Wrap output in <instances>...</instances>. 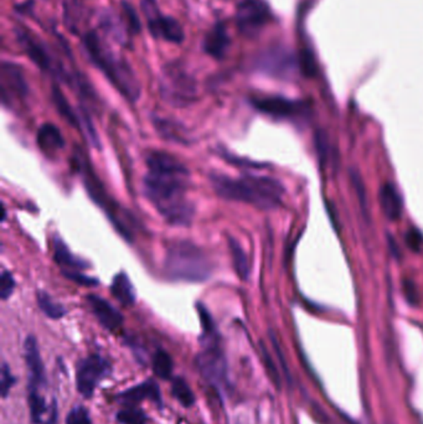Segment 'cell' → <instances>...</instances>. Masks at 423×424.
Segmentation results:
<instances>
[{
  "mask_svg": "<svg viewBox=\"0 0 423 424\" xmlns=\"http://www.w3.org/2000/svg\"><path fill=\"white\" fill-rule=\"evenodd\" d=\"M252 106L257 111L271 116L274 118L288 119L297 117L303 113V105L299 102L287 100L278 96H268V97H256L251 100Z\"/></svg>",
  "mask_w": 423,
  "mask_h": 424,
  "instance_id": "obj_13",
  "label": "cell"
},
{
  "mask_svg": "<svg viewBox=\"0 0 423 424\" xmlns=\"http://www.w3.org/2000/svg\"><path fill=\"white\" fill-rule=\"evenodd\" d=\"M32 9H34L32 0H26L25 3H21L15 7V10L21 15H30L32 14Z\"/></svg>",
  "mask_w": 423,
  "mask_h": 424,
  "instance_id": "obj_37",
  "label": "cell"
},
{
  "mask_svg": "<svg viewBox=\"0 0 423 424\" xmlns=\"http://www.w3.org/2000/svg\"><path fill=\"white\" fill-rule=\"evenodd\" d=\"M57 419V407L56 402H54V405L51 407V416L46 424H55Z\"/></svg>",
  "mask_w": 423,
  "mask_h": 424,
  "instance_id": "obj_39",
  "label": "cell"
},
{
  "mask_svg": "<svg viewBox=\"0 0 423 424\" xmlns=\"http://www.w3.org/2000/svg\"><path fill=\"white\" fill-rule=\"evenodd\" d=\"M66 424H92V421L85 407L76 405L69 412L66 417Z\"/></svg>",
  "mask_w": 423,
  "mask_h": 424,
  "instance_id": "obj_33",
  "label": "cell"
},
{
  "mask_svg": "<svg viewBox=\"0 0 423 424\" xmlns=\"http://www.w3.org/2000/svg\"><path fill=\"white\" fill-rule=\"evenodd\" d=\"M75 165L77 170L81 173L82 179L85 187H87L90 196L94 200L96 204L107 212L108 218L112 221L113 225L117 229V231L127 240H133V232L131 226L127 225L125 220L119 216L118 206L114 202H111V199L107 196L105 189L102 187L101 181H99L97 176L94 174V170L91 165L88 164L87 158L82 154L81 150H77L75 154Z\"/></svg>",
  "mask_w": 423,
  "mask_h": 424,
  "instance_id": "obj_7",
  "label": "cell"
},
{
  "mask_svg": "<svg viewBox=\"0 0 423 424\" xmlns=\"http://www.w3.org/2000/svg\"><path fill=\"white\" fill-rule=\"evenodd\" d=\"M269 19L271 12L265 0H241L237 6V29L247 38L256 36Z\"/></svg>",
  "mask_w": 423,
  "mask_h": 424,
  "instance_id": "obj_10",
  "label": "cell"
},
{
  "mask_svg": "<svg viewBox=\"0 0 423 424\" xmlns=\"http://www.w3.org/2000/svg\"><path fill=\"white\" fill-rule=\"evenodd\" d=\"M229 248H230L232 264H234L237 277L241 281H247L249 277V258L243 246L235 238L230 237L229 238Z\"/></svg>",
  "mask_w": 423,
  "mask_h": 424,
  "instance_id": "obj_25",
  "label": "cell"
},
{
  "mask_svg": "<svg viewBox=\"0 0 423 424\" xmlns=\"http://www.w3.org/2000/svg\"><path fill=\"white\" fill-rule=\"evenodd\" d=\"M172 393L184 407H192L195 403V396L187 381L181 377L172 380Z\"/></svg>",
  "mask_w": 423,
  "mask_h": 424,
  "instance_id": "obj_29",
  "label": "cell"
},
{
  "mask_svg": "<svg viewBox=\"0 0 423 424\" xmlns=\"http://www.w3.org/2000/svg\"><path fill=\"white\" fill-rule=\"evenodd\" d=\"M257 67L274 77H287L292 72L293 57L283 49H271L257 59Z\"/></svg>",
  "mask_w": 423,
  "mask_h": 424,
  "instance_id": "obj_16",
  "label": "cell"
},
{
  "mask_svg": "<svg viewBox=\"0 0 423 424\" xmlns=\"http://www.w3.org/2000/svg\"><path fill=\"white\" fill-rule=\"evenodd\" d=\"M54 258L61 267L63 275L83 272L90 268V264L81 258L76 257L60 237L54 238Z\"/></svg>",
  "mask_w": 423,
  "mask_h": 424,
  "instance_id": "obj_20",
  "label": "cell"
},
{
  "mask_svg": "<svg viewBox=\"0 0 423 424\" xmlns=\"http://www.w3.org/2000/svg\"><path fill=\"white\" fill-rule=\"evenodd\" d=\"M37 297H38L39 308L43 310L46 317L57 320V319L63 318L68 314V309L63 304L56 303L49 294L45 292H38Z\"/></svg>",
  "mask_w": 423,
  "mask_h": 424,
  "instance_id": "obj_28",
  "label": "cell"
},
{
  "mask_svg": "<svg viewBox=\"0 0 423 424\" xmlns=\"http://www.w3.org/2000/svg\"><path fill=\"white\" fill-rule=\"evenodd\" d=\"M82 45L88 59L105 75L108 82L125 100L136 103L142 94V86L131 63L113 51L96 32H87Z\"/></svg>",
  "mask_w": 423,
  "mask_h": 424,
  "instance_id": "obj_3",
  "label": "cell"
},
{
  "mask_svg": "<svg viewBox=\"0 0 423 424\" xmlns=\"http://www.w3.org/2000/svg\"><path fill=\"white\" fill-rule=\"evenodd\" d=\"M99 25L107 38L112 39L116 44L123 47L131 46V32L125 21L112 9L105 8L101 10L99 13Z\"/></svg>",
  "mask_w": 423,
  "mask_h": 424,
  "instance_id": "obj_15",
  "label": "cell"
},
{
  "mask_svg": "<svg viewBox=\"0 0 423 424\" xmlns=\"http://www.w3.org/2000/svg\"><path fill=\"white\" fill-rule=\"evenodd\" d=\"M112 372L111 362L103 356L90 355L79 362L76 370V386L77 391L85 399H91L94 390L102 381L107 379Z\"/></svg>",
  "mask_w": 423,
  "mask_h": 424,
  "instance_id": "obj_9",
  "label": "cell"
},
{
  "mask_svg": "<svg viewBox=\"0 0 423 424\" xmlns=\"http://www.w3.org/2000/svg\"><path fill=\"white\" fill-rule=\"evenodd\" d=\"M122 12L125 15V24L127 28L131 34H139L142 32V24H141V20H139V15H138L136 8L132 6L131 3L123 0L122 1Z\"/></svg>",
  "mask_w": 423,
  "mask_h": 424,
  "instance_id": "obj_31",
  "label": "cell"
},
{
  "mask_svg": "<svg viewBox=\"0 0 423 424\" xmlns=\"http://www.w3.org/2000/svg\"><path fill=\"white\" fill-rule=\"evenodd\" d=\"M141 7L147 18L149 32L156 39H163L172 44H181L185 32L178 20L173 17L163 15L156 0H142Z\"/></svg>",
  "mask_w": 423,
  "mask_h": 424,
  "instance_id": "obj_8",
  "label": "cell"
},
{
  "mask_svg": "<svg viewBox=\"0 0 423 424\" xmlns=\"http://www.w3.org/2000/svg\"><path fill=\"white\" fill-rule=\"evenodd\" d=\"M117 401L125 407H136L137 403L144 399H150L158 407H162L163 399L161 388L154 381H145L141 385L125 390V392L117 394Z\"/></svg>",
  "mask_w": 423,
  "mask_h": 424,
  "instance_id": "obj_18",
  "label": "cell"
},
{
  "mask_svg": "<svg viewBox=\"0 0 423 424\" xmlns=\"http://www.w3.org/2000/svg\"><path fill=\"white\" fill-rule=\"evenodd\" d=\"M29 408L32 423H41L43 416L48 411V405L41 392H29Z\"/></svg>",
  "mask_w": 423,
  "mask_h": 424,
  "instance_id": "obj_30",
  "label": "cell"
},
{
  "mask_svg": "<svg viewBox=\"0 0 423 424\" xmlns=\"http://www.w3.org/2000/svg\"><path fill=\"white\" fill-rule=\"evenodd\" d=\"M17 382L15 377H14L10 368L8 366V363H3L1 366V396L6 399L8 396V393L10 391V388L14 386V383Z\"/></svg>",
  "mask_w": 423,
  "mask_h": 424,
  "instance_id": "obj_34",
  "label": "cell"
},
{
  "mask_svg": "<svg viewBox=\"0 0 423 424\" xmlns=\"http://www.w3.org/2000/svg\"><path fill=\"white\" fill-rule=\"evenodd\" d=\"M210 182L221 199L245 202L260 210L277 209L285 193L280 181L268 176L243 175L241 178H231L224 174H212Z\"/></svg>",
  "mask_w": 423,
  "mask_h": 424,
  "instance_id": "obj_2",
  "label": "cell"
},
{
  "mask_svg": "<svg viewBox=\"0 0 423 424\" xmlns=\"http://www.w3.org/2000/svg\"><path fill=\"white\" fill-rule=\"evenodd\" d=\"M51 100L54 106L56 107L57 112L63 117L69 125H72L76 129L82 131V116L81 109L76 111L69 103L68 98L65 97L63 91L54 85L51 88Z\"/></svg>",
  "mask_w": 423,
  "mask_h": 424,
  "instance_id": "obj_22",
  "label": "cell"
},
{
  "mask_svg": "<svg viewBox=\"0 0 423 424\" xmlns=\"http://www.w3.org/2000/svg\"><path fill=\"white\" fill-rule=\"evenodd\" d=\"M214 263L205 251L189 241L169 244L164 258V273L172 281L201 283L212 277Z\"/></svg>",
  "mask_w": 423,
  "mask_h": 424,
  "instance_id": "obj_4",
  "label": "cell"
},
{
  "mask_svg": "<svg viewBox=\"0 0 423 424\" xmlns=\"http://www.w3.org/2000/svg\"><path fill=\"white\" fill-rule=\"evenodd\" d=\"M37 142L39 149L49 158L56 156L57 153L63 150L65 147V139L61 131L52 123H45L40 127L37 136Z\"/></svg>",
  "mask_w": 423,
  "mask_h": 424,
  "instance_id": "obj_21",
  "label": "cell"
},
{
  "mask_svg": "<svg viewBox=\"0 0 423 424\" xmlns=\"http://www.w3.org/2000/svg\"><path fill=\"white\" fill-rule=\"evenodd\" d=\"M15 286H17V283H15L13 275L7 269H4L1 272V277H0V297H1V299L7 300L8 298H10L14 289H15Z\"/></svg>",
  "mask_w": 423,
  "mask_h": 424,
  "instance_id": "obj_32",
  "label": "cell"
},
{
  "mask_svg": "<svg viewBox=\"0 0 423 424\" xmlns=\"http://www.w3.org/2000/svg\"><path fill=\"white\" fill-rule=\"evenodd\" d=\"M204 350L196 357V365L201 374L214 386H221L226 381L227 363L218 341L204 343Z\"/></svg>",
  "mask_w": 423,
  "mask_h": 424,
  "instance_id": "obj_11",
  "label": "cell"
},
{
  "mask_svg": "<svg viewBox=\"0 0 423 424\" xmlns=\"http://www.w3.org/2000/svg\"><path fill=\"white\" fill-rule=\"evenodd\" d=\"M24 354L29 370V392H40V390L46 383V377H45L44 363L41 360L38 341L35 337H26Z\"/></svg>",
  "mask_w": 423,
  "mask_h": 424,
  "instance_id": "obj_14",
  "label": "cell"
},
{
  "mask_svg": "<svg viewBox=\"0 0 423 424\" xmlns=\"http://www.w3.org/2000/svg\"><path fill=\"white\" fill-rule=\"evenodd\" d=\"M231 39L224 21H218L206 34L203 49L215 60H223L230 49Z\"/></svg>",
  "mask_w": 423,
  "mask_h": 424,
  "instance_id": "obj_19",
  "label": "cell"
},
{
  "mask_svg": "<svg viewBox=\"0 0 423 424\" xmlns=\"http://www.w3.org/2000/svg\"><path fill=\"white\" fill-rule=\"evenodd\" d=\"M302 69H303V72H305V76H311L316 75V63H314V59H313V55H311V52H305L303 54V56H302Z\"/></svg>",
  "mask_w": 423,
  "mask_h": 424,
  "instance_id": "obj_36",
  "label": "cell"
},
{
  "mask_svg": "<svg viewBox=\"0 0 423 424\" xmlns=\"http://www.w3.org/2000/svg\"><path fill=\"white\" fill-rule=\"evenodd\" d=\"M152 368L154 374L162 380H170L173 374V360L167 351L156 350L152 359Z\"/></svg>",
  "mask_w": 423,
  "mask_h": 424,
  "instance_id": "obj_26",
  "label": "cell"
},
{
  "mask_svg": "<svg viewBox=\"0 0 423 424\" xmlns=\"http://www.w3.org/2000/svg\"><path fill=\"white\" fill-rule=\"evenodd\" d=\"M110 289H111L113 297L118 300L121 304L125 306L134 304L136 298H137L136 289L133 287L130 277L125 275V272H119L118 275L113 278Z\"/></svg>",
  "mask_w": 423,
  "mask_h": 424,
  "instance_id": "obj_24",
  "label": "cell"
},
{
  "mask_svg": "<svg viewBox=\"0 0 423 424\" xmlns=\"http://www.w3.org/2000/svg\"><path fill=\"white\" fill-rule=\"evenodd\" d=\"M154 125H156V131L162 136L163 138L168 139V140H174V142H184L187 143L189 139H187V133H184L179 128V125H174L173 122L170 120H165V119L156 118L154 120Z\"/></svg>",
  "mask_w": 423,
  "mask_h": 424,
  "instance_id": "obj_27",
  "label": "cell"
},
{
  "mask_svg": "<svg viewBox=\"0 0 423 424\" xmlns=\"http://www.w3.org/2000/svg\"><path fill=\"white\" fill-rule=\"evenodd\" d=\"M68 279L70 281L75 282V283H79V284H81V286H85V287H96V286H99V279H96V278H92V277H90V275H86L83 272H75V273H68V275H63Z\"/></svg>",
  "mask_w": 423,
  "mask_h": 424,
  "instance_id": "obj_35",
  "label": "cell"
},
{
  "mask_svg": "<svg viewBox=\"0 0 423 424\" xmlns=\"http://www.w3.org/2000/svg\"><path fill=\"white\" fill-rule=\"evenodd\" d=\"M380 202H381V209L385 213L386 218L391 221L401 218L402 215V201L398 195L396 189L390 185L385 184L381 187L380 191Z\"/></svg>",
  "mask_w": 423,
  "mask_h": 424,
  "instance_id": "obj_23",
  "label": "cell"
},
{
  "mask_svg": "<svg viewBox=\"0 0 423 424\" xmlns=\"http://www.w3.org/2000/svg\"><path fill=\"white\" fill-rule=\"evenodd\" d=\"M407 244H409L411 248L417 251L420 250V246H421V236H420L416 231H410L409 236H407Z\"/></svg>",
  "mask_w": 423,
  "mask_h": 424,
  "instance_id": "obj_38",
  "label": "cell"
},
{
  "mask_svg": "<svg viewBox=\"0 0 423 424\" xmlns=\"http://www.w3.org/2000/svg\"><path fill=\"white\" fill-rule=\"evenodd\" d=\"M143 179L145 198L169 225L187 227L195 216V205L189 199L190 171L167 151H150Z\"/></svg>",
  "mask_w": 423,
  "mask_h": 424,
  "instance_id": "obj_1",
  "label": "cell"
},
{
  "mask_svg": "<svg viewBox=\"0 0 423 424\" xmlns=\"http://www.w3.org/2000/svg\"><path fill=\"white\" fill-rule=\"evenodd\" d=\"M139 424H147V422H143V423H139Z\"/></svg>",
  "mask_w": 423,
  "mask_h": 424,
  "instance_id": "obj_40",
  "label": "cell"
},
{
  "mask_svg": "<svg viewBox=\"0 0 423 424\" xmlns=\"http://www.w3.org/2000/svg\"><path fill=\"white\" fill-rule=\"evenodd\" d=\"M1 102L4 106L14 100H25L29 86L23 69L17 63L4 61L1 63Z\"/></svg>",
  "mask_w": 423,
  "mask_h": 424,
  "instance_id": "obj_12",
  "label": "cell"
},
{
  "mask_svg": "<svg viewBox=\"0 0 423 424\" xmlns=\"http://www.w3.org/2000/svg\"><path fill=\"white\" fill-rule=\"evenodd\" d=\"M88 306L100 324L110 331L118 330L123 324V315L105 298L91 294L87 297Z\"/></svg>",
  "mask_w": 423,
  "mask_h": 424,
  "instance_id": "obj_17",
  "label": "cell"
},
{
  "mask_svg": "<svg viewBox=\"0 0 423 424\" xmlns=\"http://www.w3.org/2000/svg\"><path fill=\"white\" fill-rule=\"evenodd\" d=\"M15 35L17 41L25 52L26 56L29 57L39 69L69 85L75 71H68L63 63L51 51L49 45L45 44L44 41L37 38L34 34L28 32L25 28H17Z\"/></svg>",
  "mask_w": 423,
  "mask_h": 424,
  "instance_id": "obj_6",
  "label": "cell"
},
{
  "mask_svg": "<svg viewBox=\"0 0 423 424\" xmlns=\"http://www.w3.org/2000/svg\"><path fill=\"white\" fill-rule=\"evenodd\" d=\"M159 92L170 106L185 108L198 100L199 85L180 61H173L163 67L159 77Z\"/></svg>",
  "mask_w": 423,
  "mask_h": 424,
  "instance_id": "obj_5",
  "label": "cell"
}]
</instances>
